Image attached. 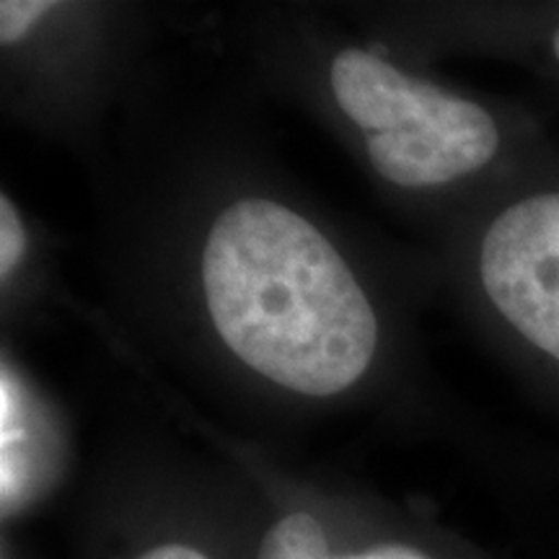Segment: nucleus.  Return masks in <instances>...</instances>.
I'll return each instance as SVG.
<instances>
[{
    "label": "nucleus",
    "instance_id": "1",
    "mask_svg": "<svg viewBox=\"0 0 559 559\" xmlns=\"http://www.w3.org/2000/svg\"><path fill=\"white\" fill-rule=\"evenodd\" d=\"M202 290L230 353L298 394H340L373 360L379 321L353 270L280 202L223 210L202 249Z\"/></svg>",
    "mask_w": 559,
    "mask_h": 559
},
{
    "label": "nucleus",
    "instance_id": "2",
    "mask_svg": "<svg viewBox=\"0 0 559 559\" xmlns=\"http://www.w3.org/2000/svg\"><path fill=\"white\" fill-rule=\"evenodd\" d=\"M342 111L366 132L373 169L407 190L481 177L508 148V130L469 96L402 73L379 55L345 50L332 62Z\"/></svg>",
    "mask_w": 559,
    "mask_h": 559
},
{
    "label": "nucleus",
    "instance_id": "3",
    "mask_svg": "<svg viewBox=\"0 0 559 559\" xmlns=\"http://www.w3.org/2000/svg\"><path fill=\"white\" fill-rule=\"evenodd\" d=\"M474 272L510 337L559 370V185L526 190L487 218Z\"/></svg>",
    "mask_w": 559,
    "mask_h": 559
},
{
    "label": "nucleus",
    "instance_id": "4",
    "mask_svg": "<svg viewBox=\"0 0 559 559\" xmlns=\"http://www.w3.org/2000/svg\"><path fill=\"white\" fill-rule=\"evenodd\" d=\"M257 559H337L330 536L311 513H288L264 534Z\"/></svg>",
    "mask_w": 559,
    "mask_h": 559
},
{
    "label": "nucleus",
    "instance_id": "5",
    "mask_svg": "<svg viewBox=\"0 0 559 559\" xmlns=\"http://www.w3.org/2000/svg\"><path fill=\"white\" fill-rule=\"evenodd\" d=\"M50 0H3L0 3V39L3 45H16L32 32V26L52 11Z\"/></svg>",
    "mask_w": 559,
    "mask_h": 559
},
{
    "label": "nucleus",
    "instance_id": "6",
    "mask_svg": "<svg viewBox=\"0 0 559 559\" xmlns=\"http://www.w3.org/2000/svg\"><path fill=\"white\" fill-rule=\"evenodd\" d=\"M26 251V230L9 198L0 200V277L9 280Z\"/></svg>",
    "mask_w": 559,
    "mask_h": 559
},
{
    "label": "nucleus",
    "instance_id": "7",
    "mask_svg": "<svg viewBox=\"0 0 559 559\" xmlns=\"http://www.w3.org/2000/svg\"><path fill=\"white\" fill-rule=\"evenodd\" d=\"M138 559H210V557L202 549L190 547V544L169 542V544H158V547L143 551Z\"/></svg>",
    "mask_w": 559,
    "mask_h": 559
}]
</instances>
